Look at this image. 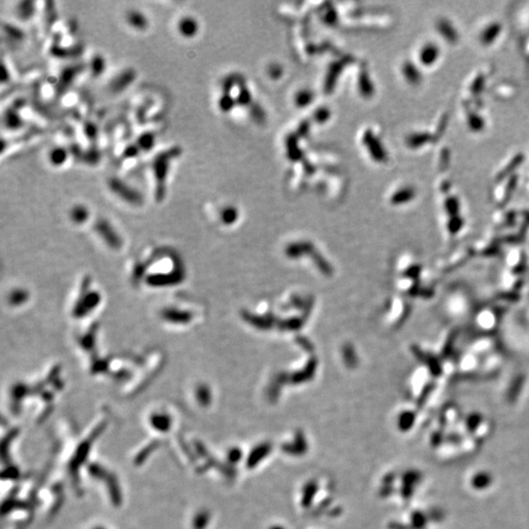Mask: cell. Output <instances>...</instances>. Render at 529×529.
Instances as JSON below:
<instances>
[{
  "instance_id": "7",
  "label": "cell",
  "mask_w": 529,
  "mask_h": 529,
  "mask_svg": "<svg viewBox=\"0 0 529 529\" xmlns=\"http://www.w3.org/2000/svg\"><path fill=\"white\" fill-rule=\"evenodd\" d=\"M87 210L82 206H76L72 211V218L76 223H80L87 218Z\"/></svg>"
},
{
  "instance_id": "8",
  "label": "cell",
  "mask_w": 529,
  "mask_h": 529,
  "mask_svg": "<svg viewBox=\"0 0 529 529\" xmlns=\"http://www.w3.org/2000/svg\"><path fill=\"white\" fill-rule=\"evenodd\" d=\"M140 141H141V149L143 150H150L149 148H151L154 144V138L151 135H143L141 137V140Z\"/></svg>"
},
{
  "instance_id": "9",
  "label": "cell",
  "mask_w": 529,
  "mask_h": 529,
  "mask_svg": "<svg viewBox=\"0 0 529 529\" xmlns=\"http://www.w3.org/2000/svg\"><path fill=\"white\" fill-rule=\"evenodd\" d=\"M312 99V94L310 92H307V91H304L298 94L297 96V104L300 105V106H306L310 103Z\"/></svg>"
},
{
  "instance_id": "11",
  "label": "cell",
  "mask_w": 529,
  "mask_h": 529,
  "mask_svg": "<svg viewBox=\"0 0 529 529\" xmlns=\"http://www.w3.org/2000/svg\"><path fill=\"white\" fill-rule=\"evenodd\" d=\"M283 529V528H282V527H274V528H272V529Z\"/></svg>"
},
{
  "instance_id": "6",
  "label": "cell",
  "mask_w": 529,
  "mask_h": 529,
  "mask_svg": "<svg viewBox=\"0 0 529 529\" xmlns=\"http://www.w3.org/2000/svg\"><path fill=\"white\" fill-rule=\"evenodd\" d=\"M317 484L314 482V483H311V484H308L304 490V495H303V504L305 506H308L312 500V497L313 495L315 496L316 494V491H317Z\"/></svg>"
},
{
  "instance_id": "1",
  "label": "cell",
  "mask_w": 529,
  "mask_h": 529,
  "mask_svg": "<svg viewBox=\"0 0 529 529\" xmlns=\"http://www.w3.org/2000/svg\"><path fill=\"white\" fill-rule=\"evenodd\" d=\"M171 156L172 155L165 156V154H161L154 160V176L158 186H163L164 182L166 181L170 169Z\"/></svg>"
},
{
  "instance_id": "4",
  "label": "cell",
  "mask_w": 529,
  "mask_h": 529,
  "mask_svg": "<svg viewBox=\"0 0 529 529\" xmlns=\"http://www.w3.org/2000/svg\"><path fill=\"white\" fill-rule=\"evenodd\" d=\"M68 159L67 150L63 147L57 146L52 148L48 154V160L50 164L54 167H60L66 163Z\"/></svg>"
},
{
  "instance_id": "5",
  "label": "cell",
  "mask_w": 529,
  "mask_h": 529,
  "mask_svg": "<svg viewBox=\"0 0 529 529\" xmlns=\"http://www.w3.org/2000/svg\"><path fill=\"white\" fill-rule=\"evenodd\" d=\"M270 451H271V445H269L268 443H265V444H262V445L256 447L253 450V452L250 454V456H249V458H248L249 466H255L266 456H268V454L270 453Z\"/></svg>"
},
{
  "instance_id": "10",
  "label": "cell",
  "mask_w": 529,
  "mask_h": 529,
  "mask_svg": "<svg viewBox=\"0 0 529 529\" xmlns=\"http://www.w3.org/2000/svg\"><path fill=\"white\" fill-rule=\"evenodd\" d=\"M488 481H489V477H487L485 475H478L474 479V485H476L477 487H483V484L487 485Z\"/></svg>"
},
{
  "instance_id": "3",
  "label": "cell",
  "mask_w": 529,
  "mask_h": 529,
  "mask_svg": "<svg viewBox=\"0 0 529 529\" xmlns=\"http://www.w3.org/2000/svg\"><path fill=\"white\" fill-rule=\"evenodd\" d=\"M126 20L128 22V25L131 26L133 29L138 31H143L146 30L148 27V19L147 17L141 11L134 9L130 10L127 13Z\"/></svg>"
},
{
  "instance_id": "2",
  "label": "cell",
  "mask_w": 529,
  "mask_h": 529,
  "mask_svg": "<svg viewBox=\"0 0 529 529\" xmlns=\"http://www.w3.org/2000/svg\"><path fill=\"white\" fill-rule=\"evenodd\" d=\"M198 22L191 16H184L177 21L176 30L177 33L183 37H193L198 33Z\"/></svg>"
}]
</instances>
